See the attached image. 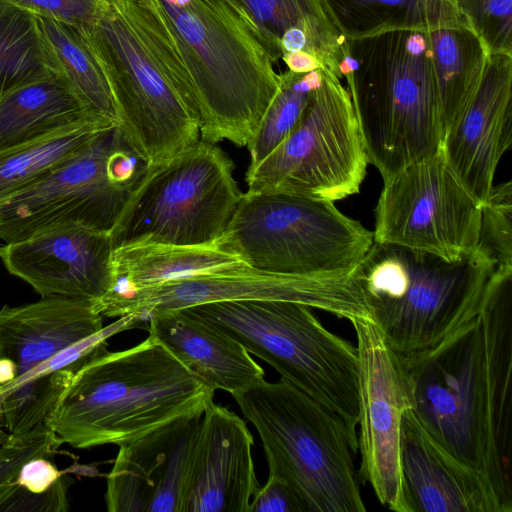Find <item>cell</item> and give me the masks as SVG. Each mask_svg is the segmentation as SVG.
Here are the masks:
<instances>
[{"instance_id":"22","label":"cell","mask_w":512,"mask_h":512,"mask_svg":"<svg viewBox=\"0 0 512 512\" xmlns=\"http://www.w3.org/2000/svg\"><path fill=\"white\" fill-rule=\"evenodd\" d=\"M149 334L214 391L235 394L264 380L263 368L235 339L185 309L149 316Z\"/></svg>"},{"instance_id":"26","label":"cell","mask_w":512,"mask_h":512,"mask_svg":"<svg viewBox=\"0 0 512 512\" xmlns=\"http://www.w3.org/2000/svg\"><path fill=\"white\" fill-rule=\"evenodd\" d=\"M347 41L394 31H430L463 19L456 0H319Z\"/></svg>"},{"instance_id":"25","label":"cell","mask_w":512,"mask_h":512,"mask_svg":"<svg viewBox=\"0 0 512 512\" xmlns=\"http://www.w3.org/2000/svg\"><path fill=\"white\" fill-rule=\"evenodd\" d=\"M428 34L444 137L476 92L490 54L464 17Z\"/></svg>"},{"instance_id":"9","label":"cell","mask_w":512,"mask_h":512,"mask_svg":"<svg viewBox=\"0 0 512 512\" xmlns=\"http://www.w3.org/2000/svg\"><path fill=\"white\" fill-rule=\"evenodd\" d=\"M217 243L258 271L334 276L353 272L373 232L330 200L247 191Z\"/></svg>"},{"instance_id":"30","label":"cell","mask_w":512,"mask_h":512,"mask_svg":"<svg viewBox=\"0 0 512 512\" xmlns=\"http://www.w3.org/2000/svg\"><path fill=\"white\" fill-rule=\"evenodd\" d=\"M54 72L38 18L0 0V95Z\"/></svg>"},{"instance_id":"20","label":"cell","mask_w":512,"mask_h":512,"mask_svg":"<svg viewBox=\"0 0 512 512\" xmlns=\"http://www.w3.org/2000/svg\"><path fill=\"white\" fill-rule=\"evenodd\" d=\"M103 328L93 301L61 296L0 309V395L31 378L59 351Z\"/></svg>"},{"instance_id":"31","label":"cell","mask_w":512,"mask_h":512,"mask_svg":"<svg viewBox=\"0 0 512 512\" xmlns=\"http://www.w3.org/2000/svg\"><path fill=\"white\" fill-rule=\"evenodd\" d=\"M321 82L322 68L303 74L289 70L279 74L278 89L247 145L248 170L254 169L289 135Z\"/></svg>"},{"instance_id":"18","label":"cell","mask_w":512,"mask_h":512,"mask_svg":"<svg viewBox=\"0 0 512 512\" xmlns=\"http://www.w3.org/2000/svg\"><path fill=\"white\" fill-rule=\"evenodd\" d=\"M511 143L512 55L490 54L476 92L445 133L440 149L452 172L482 206Z\"/></svg>"},{"instance_id":"23","label":"cell","mask_w":512,"mask_h":512,"mask_svg":"<svg viewBox=\"0 0 512 512\" xmlns=\"http://www.w3.org/2000/svg\"><path fill=\"white\" fill-rule=\"evenodd\" d=\"M245 265L217 241L202 245L152 242L121 245L112 251V287L104 296Z\"/></svg>"},{"instance_id":"13","label":"cell","mask_w":512,"mask_h":512,"mask_svg":"<svg viewBox=\"0 0 512 512\" xmlns=\"http://www.w3.org/2000/svg\"><path fill=\"white\" fill-rule=\"evenodd\" d=\"M383 182L374 242L448 261L478 251L481 205L452 172L441 149Z\"/></svg>"},{"instance_id":"27","label":"cell","mask_w":512,"mask_h":512,"mask_svg":"<svg viewBox=\"0 0 512 512\" xmlns=\"http://www.w3.org/2000/svg\"><path fill=\"white\" fill-rule=\"evenodd\" d=\"M254 24L273 63L282 57L280 40L298 28L311 39L321 64L342 79L340 65L348 41L336 29L319 0H235Z\"/></svg>"},{"instance_id":"1","label":"cell","mask_w":512,"mask_h":512,"mask_svg":"<svg viewBox=\"0 0 512 512\" xmlns=\"http://www.w3.org/2000/svg\"><path fill=\"white\" fill-rule=\"evenodd\" d=\"M403 359L418 422L511 512L512 269H494L469 320Z\"/></svg>"},{"instance_id":"28","label":"cell","mask_w":512,"mask_h":512,"mask_svg":"<svg viewBox=\"0 0 512 512\" xmlns=\"http://www.w3.org/2000/svg\"><path fill=\"white\" fill-rule=\"evenodd\" d=\"M58 71L93 115L118 124L112 90L85 29L38 18Z\"/></svg>"},{"instance_id":"36","label":"cell","mask_w":512,"mask_h":512,"mask_svg":"<svg viewBox=\"0 0 512 512\" xmlns=\"http://www.w3.org/2000/svg\"><path fill=\"white\" fill-rule=\"evenodd\" d=\"M37 18L78 29L90 28L106 11L109 0H5Z\"/></svg>"},{"instance_id":"38","label":"cell","mask_w":512,"mask_h":512,"mask_svg":"<svg viewBox=\"0 0 512 512\" xmlns=\"http://www.w3.org/2000/svg\"><path fill=\"white\" fill-rule=\"evenodd\" d=\"M281 59L288 70L294 73L303 74L323 68L321 62L312 54L306 51H297L284 54Z\"/></svg>"},{"instance_id":"5","label":"cell","mask_w":512,"mask_h":512,"mask_svg":"<svg viewBox=\"0 0 512 512\" xmlns=\"http://www.w3.org/2000/svg\"><path fill=\"white\" fill-rule=\"evenodd\" d=\"M340 72L368 163L383 181L440 149L443 129L428 31L348 41Z\"/></svg>"},{"instance_id":"2","label":"cell","mask_w":512,"mask_h":512,"mask_svg":"<svg viewBox=\"0 0 512 512\" xmlns=\"http://www.w3.org/2000/svg\"><path fill=\"white\" fill-rule=\"evenodd\" d=\"M184 67L200 139L247 146L279 86L258 32L235 0H133Z\"/></svg>"},{"instance_id":"10","label":"cell","mask_w":512,"mask_h":512,"mask_svg":"<svg viewBox=\"0 0 512 512\" xmlns=\"http://www.w3.org/2000/svg\"><path fill=\"white\" fill-rule=\"evenodd\" d=\"M233 170L222 149L201 139L148 166L110 233L113 249L142 242H216L243 195Z\"/></svg>"},{"instance_id":"8","label":"cell","mask_w":512,"mask_h":512,"mask_svg":"<svg viewBox=\"0 0 512 512\" xmlns=\"http://www.w3.org/2000/svg\"><path fill=\"white\" fill-rule=\"evenodd\" d=\"M184 309L238 341L337 414L358 442L357 348L325 328L311 307L282 300H242Z\"/></svg>"},{"instance_id":"11","label":"cell","mask_w":512,"mask_h":512,"mask_svg":"<svg viewBox=\"0 0 512 512\" xmlns=\"http://www.w3.org/2000/svg\"><path fill=\"white\" fill-rule=\"evenodd\" d=\"M147 169L120 126H111L44 179L0 204V241L18 242L67 224L111 233Z\"/></svg>"},{"instance_id":"12","label":"cell","mask_w":512,"mask_h":512,"mask_svg":"<svg viewBox=\"0 0 512 512\" xmlns=\"http://www.w3.org/2000/svg\"><path fill=\"white\" fill-rule=\"evenodd\" d=\"M368 159L348 90L332 71L312 92L296 126L254 169L250 192L337 201L357 194Z\"/></svg>"},{"instance_id":"3","label":"cell","mask_w":512,"mask_h":512,"mask_svg":"<svg viewBox=\"0 0 512 512\" xmlns=\"http://www.w3.org/2000/svg\"><path fill=\"white\" fill-rule=\"evenodd\" d=\"M214 393L149 334L88 360L44 424L75 448L120 446L178 418L201 416Z\"/></svg>"},{"instance_id":"34","label":"cell","mask_w":512,"mask_h":512,"mask_svg":"<svg viewBox=\"0 0 512 512\" xmlns=\"http://www.w3.org/2000/svg\"><path fill=\"white\" fill-rule=\"evenodd\" d=\"M489 54L512 55V0H456Z\"/></svg>"},{"instance_id":"16","label":"cell","mask_w":512,"mask_h":512,"mask_svg":"<svg viewBox=\"0 0 512 512\" xmlns=\"http://www.w3.org/2000/svg\"><path fill=\"white\" fill-rule=\"evenodd\" d=\"M112 251L109 232L67 224L3 245L0 258L42 297L95 302L112 287Z\"/></svg>"},{"instance_id":"6","label":"cell","mask_w":512,"mask_h":512,"mask_svg":"<svg viewBox=\"0 0 512 512\" xmlns=\"http://www.w3.org/2000/svg\"><path fill=\"white\" fill-rule=\"evenodd\" d=\"M493 271L479 250L448 261L373 241L353 275L386 342L407 356L434 347L469 320Z\"/></svg>"},{"instance_id":"24","label":"cell","mask_w":512,"mask_h":512,"mask_svg":"<svg viewBox=\"0 0 512 512\" xmlns=\"http://www.w3.org/2000/svg\"><path fill=\"white\" fill-rule=\"evenodd\" d=\"M96 119L60 72L0 95V151ZM107 120V119H105Z\"/></svg>"},{"instance_id":"33","label":"cell","mask_w":512,"mask_h":512,"mask_svg":"<svg viewBox=\"0 0 512 512\" xmlns=\"http://www.w3.org/2000/svg\"><path fill=\"white\" fill-rule=\"evenodd\" d=\"M478 250L495 269H512V182L493 186L481 206Z\"/></svg>"},{"instance_id":"21","label":"cell","mask_w":512,"mask_h":512,"mask_svg":"<svg viewBox=\"0 0 512 512\" xmlns=\"http://www.w3.org/2000/svg\"><path fill=\"white\" fill-rule=\"evenodd\" d=\"M400 467L408 512H506L488 481L442 448L412 410L403 418Z\"/></svg>"},{"instance_id":"14","label":"cell","mask_w":512,"mask_h":512,"mask_svg":"<svg viewBox=\"0 0 512 512\" xmlns=\"http://www.w3.org/2000/svg\"><path fill=\"white\" fill-rule=\"evenodd\" d=\"M282 300L320 309L350 322L371 318L353 275L296 276L255 270L247 265L203 273L122 294L103 296L94 309L103 317L153 314L225 301Z\"/></svg>"},{"instance_id":"17","label":"cell","mask_w":512,"mask_h":512,"mask_svg":"<svg viewBox=\"0 0 512 512\" xmlns=\"http://www.w3.org/2000/svg\"><path fill=\"white\" fill-rule=\"evenodd\" d=\"M201 417L178 418L119 446L107 476L109 512H182Z\"/></svg>"},{"instance_id":"19","label":"cell","mask_w":512,"mask_h":512,"mask_svg":"<svg viewBox=\"0 0 512 512\" xmlns=\"http://www.w3.org/2000/svg\"><path fill=\"white\" fill-rule=\"evenodd\" d=\"M253 445L244 420L211 403L202 414L192 448L182 512H249L260 487Z\"/></svg>"},{"instance_id":"15","label":"cell","mask_w":512,"mask_h":512,"mask_svg":"<svg viewBox=\"0 0 512 512\" xmlns=\"http://www.w3.org/2000/svg\"><path fill=\"white\" fill-rule=\"evenodd\" d=\"M358 357L359 479L390 510L408 512L400 447L404 415L413 409L411 381L403 356L386 342L371 318L351 321Z\"/></svg>"},{"instance_id":"32","label":"cell","mask_w":512,"mask_h":512,"mask_svg":"<svg viewBox=\"0 0 512 512\" xmlns=\"http://www.w3.org/2000/svg\"><path fill=\"white\" fill-rule=\"evenodd\" d=\"M71 483L52 456L31 458L13 480L0 487V511L65 512Z\"/></svg>"},{"instance_id":"35","label":"cell","mask_w":512,"mask_h":512,"mask_svg":"<svg viewBox=\"0 0 512 512\" xmlns=\"http://www.w3.org/2000/svg\"><path fill=\"white\" fill-rule=\"evenodd\" d=\"M61 444L44 423L26 433L9 435L0 447V487L13 480L28 460L52 456Z\"/></svg>"},{"instance_id":"4","label":"cell","mask_w":512,"mask_h":512,"mask_svg":"<svg viewBox=\"0 0 512 512\" xmlns=\"http://www.w3.org/2000/svg\"><path fill=\"white\" fill-rule=\"evenodd\" d=\"M85 31L108 77L118 125L148 166L200 140L188 75L135 1L109 0Z\"/></svg>"},{"instance_id":"39","label":"cell","mask_w":512,"mask_h":512,"mask_svg":"<svg viewBox=\"0 0 512 512\" xmlns=\"http://www.w3.org/2000/svg\"><path fill=\"white\" fill-rule=\"evenodd\" d=\"M2 247H3V245H0V253H1V251H2Z\"/></svg>"},{"instance_id":"37","label":"cell","mask_w":512,"mask_h":512,"mask_svg":"<svg viewBox=\"0 0 512 512\" xmlns=\"http://www.w3.org/2000/svg\"><path fill=\"white\" fill-rule=\"evenodd\" d=\"M249 512H306V510L290 486L269 474L266 483L254 494Z\"/></svg>"},{"instance_id":"29","label":"cell","mask_w":512,"mask_h":512,"mask_svg":"<svg viewBox=\"0 0 512 512\" xmlns=\"http://www.w3.org/2000/svg\"><path fill=\"white\" fill-rule=\"evenodd\" d=\"M114 125L118 124L105 119L90 120L0 151V204L44 179Z\"/></svg>"},{"instance_id":"7","label":"cell","mask_w":512,"mask_h":512,"mask_svg":"<svg viewBox=\"0 0 512 512\" xmlns=\"http://www.w3.org/2000/svg\"><path fill=\"white\" fill-rule=\"evenodd\" d=\"M260 437L269 474L298 495L306 512H365L344 421L280 377L232 394Z\"/></svg>"}]
</instances>
